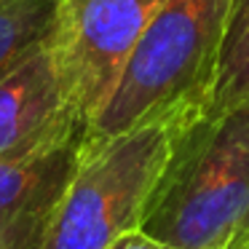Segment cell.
Returning <instances> with one entry per match:
<instances>
[{
    "label": "cell",
    "mask_w": 249,
    "mask_h": 249,
    "mask_svg": "<svg viewBox=\"0 0 249 249\" xmlns=\"http://www.w3.org/2000/svg\"><path fill=\"white\" fill-rule=\"evenodd\" d=\"M83 131L86 124L70 102L51 40L0 78V161L38 153Z\"/></svg>",
    "instance_id": "5"
},
{
    "label": "cell",
    "mask_w": 249,
    "mask_h": 249,
    "mask_svg": "<svg viewBox=\"0 0 249 249\" xmlns=\"http://www.w3.org/2000/svg\"><path fill=\"white\" fill-rule=\"evenodd\" d=\"M179 126L147 124L110 140H86L43 249H110L140 231Z\"/></svg>",
    "instance_id": "3"
},
{
    "label": "cell",
    "mask_w": 249,
    "mask_h": 249,
    "mask_svg": "<svg viewBox=\"0 0 249 249\" xmlns=\"http://www.w3.org/2000/svg\"><path fill=\"white\" fill-rule=\"evenodd\" d=\"M83 134L0 161V249H43L83 156Z\"/></svg>",
    "instance_id": "6"
},
{
    "label": "cell",
    "mask_w": 249,
    "mask_h": 249,
    "mask_svg": "<svg viewBox=\"0 0 249 249\" xmlns=\"http://www.w3.org/2000/svg\"><path fill=\"white\" fill-rule=\"evenodd\" d=\"M166 0H59L51 51L81 121L110 99L134 46Z\"/></svg>",
    "instance_id": "4"
},
{
    "label": "cell",
    "mask_w": 249,
    "mask_h": 249,
    "mask_svg": "<svg viewBox=\"0 0 249 249\" xmlns=\"http://www.w3.org/2000/svg\"><path fill=\"white\" fill-rule=\"evenodd\" d=\"M56 6L59 0H0V78L51 40Z\"/></svg>",
    "instance_id": "7"
},
{
    "label": "cell",
    "mask_w": 249,
    "mask_h": 249,
    "mask_svg": "<svg viewBox=\"0 0 249 249\" xmlns=\"http://www.w3.org/2000/svg\"><path fill=\"white\" fill-rule=\"evenodd\" d=\"M110 249H172V247L156 241V238L147 236L145 231H131V233H126V236H121Z\"/></svg>",
    "instance_id": "9"
},
{
    "label": "cell",
    "mask_w": 249,
    "mask_h": 249,
    "mask_svg": "<svg viewBox=\"0 0 249 249\" xmlns=\"http://www.w3.org/2000/svg\"><path fill=\"white\" fill-rule=\"evenodd\" d=\"M140 231L172 249H249V102L179 131Z\"/></svg>",
    "instance_id": "2"
},
{
    "label": "cell",
    "mask_w": 249,
    "mask_h": 249,
    "mask_svg": "<svg viewBox=\"0 0 249 249\" xmlns=\"http://www.w3.org/2000/svg\"><path fill=\"white\" fill-rule=\"evenodd\" d=\"M233 6L236 0H166L86 140H110L147 124H198L214 105Z\"/></svg>",
    "instance_id": "1"
},
{
    "label": "cell",
    "mask_w": 249,
    "mask_h": 249,
    "mask_svg": "<svg viewBox=\"0 0 249 249\" xmlns=\"http://www.w3.org/2000/svg\"><path fill=\"white\" fill-rule=\"evenodd\" d=\"M249 102V0H236L225 38L214 105L209 113H225Z\"/></svg>",
    "instance_id": "8"
}]
</instances>
